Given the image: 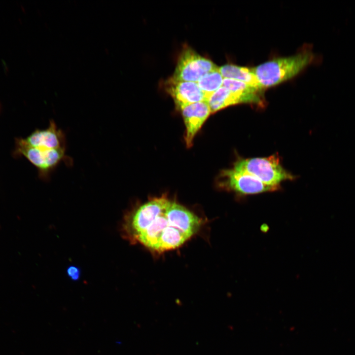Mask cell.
Wrapping results in <instances>:
<instances>
[{"mask_svg": "<svg viewBox=\"0 0 355 355\" xmlns=\"http://www.w3.org/2000/svg\"><path fill=\"white\" fill-rule=\"evenodd\" d=\"M165 91L173 99L178 108L181 106L206 101L197 82L176 80L172 76L164 82Z\"/></svg>", "mask_w": 355, "mask_h": 355, "instance_id": "9", "label": "cell"}, {"mask_svg": "<svg viewBox=\"0 0 355 355\" xmlns=\"http://www.w3.org/2000/svg\"><path fill=\"white\" fill-rule=\"evenodd\" d=\"M210 108L211 114L228 106L239 104L261 105L263 103L261 92L244 93L234 92L221 86L206 100Z\"/></svg>", "mask_w": 355, "mask_h": 355, "instance_id": "8", "label": "cell"}, {"mask_svg": "<svg viewBox=\"0 0 355 355\" xmlns=\"http://www.w3.org/2000/svg\"><path fill=\"white\" fill-rule=\"evenodd\" d=\"M217 68L211 60L185 46L178 58L172 77L176 80L197 82L204 75Z\"/></svg>", "mask_w": 355, "mask_h": 355, "instance_id": "5", "label": "cell"}, {"mask_svg": "<svg viewBox=\"0 0 355 355\" xmlns=\"http://www.w3.org/2000/svg\"><path fill=\"white\" fill-rule=\"evenodd\" d=\"M201 219L166 196L154 198L127 213L122 236L157 252L178 248L197 232Z\"/></svg>", "mask_w": 355, "mask_h": 355, "instance_id": "1", "label": "cell"}, {"mask_svg": "<svg viewBox=\"0 0 355 355\" xmlns=\"http://www.w3.org/2000/svg\"><path fill=\"white\" fill-rule=\"evenodd\" d=\"M223 79L218 67L198 80L197 83L205 95L206 101L211 94L222 86Z\"/></svg>", "mask_w": 355, "mask_h": 355, "instance_id": "12", "label": "cell"}, {"mask_svg": "<svg viewBox=\"0 0 355 355\" xmlns=\"http://www.w3.org/2000/svg\"><path fill=\"white\" fill-rule=\"evenodd\" d=\"M234 168L246 172L268 185L279 187L280 183L293 176L281 166L276 155L268 157L240 159Z\"/></svg>", "mask_w": 355, "mask_h": 355, "instance_id": "4", "label": "cell"}, {"mask_svg": "<svg viewBox=\"0 0 355 355\" xmlns=\"http://www.w3.org/2000/svg\"><path fill=\"white\" fill-rule=\"evenodd\" d=\"M29 145L43 149L66 148V138L53 120L48 126L43 129H36L26 138L23 139Z\"/></svg>", "mask_w": 355, "mask_h": 355, "instance_id": "10", "label": "cell"}, {"mask_svg": "<svg viewBox=\"0 0 355 355\" xmlns=\"http://www.w3.org/2000/svg\"><path fill=\"white\" fill-rule=\"evenodd\" d=\"M218 70L224 78L239 80L257 88L262 89L252 68L227 64L218 67Z\"/></svg>", "mask_w": 355, "mask_h": 355, "instance_id": "11", "label": "cell"}, {"mask_svg": "<svg viewBox=\"0 0 355 355\" xmlns=\"http://www.w3.org/2000/svg\"><path fill=\"white\" fill-rule=\"evenodd\" d=\"M67 275L72 280H78L79 279L80 276V270L79 268L74 266H71L68 268Z\"/></svg>", "mask_w": 355, "mask_h": 355, "instance_id": "14", "label": "cell"}, {"mask_svg": "<svg viewBox=\"0 0 355 355\" xmlns=\"http://www.w3.org/2000/svg\"><path fill=\"white\" fill-rule=\"evenodd\" d=\"M66 148L43 149L28 145L23 139H17L15 153L26 158L38 171L39 177L47 180L51 174L62 162L71 164V158L66 155Z\"/></svg>", "mask_w": 355, "mask_h": 355, "instance_id": "3", "label": "cell"}, {"mask_svg": "<svg viewBox=\"0 0 355 355\" xmlns=\"http://www.w3.org/2000/svg\"><path fill=\"white\" fill-rule=\"evenodd\" d=\"M221 176L223 186L240 195L273 191L279 188L265 184L248 173L234 168L224 170Z\"/></svg>", "mask_w": 355, "mask_h": 355, "instance_id": "6", "label": "cell"}, {"mask_svg": "<svg viewBox=\"0 0 355 355\" xmlns=\"http://www.w3.org/2000/svg\"><path fill=\"white\" fill-rule=\"evenodd\" d=\"M181 111L185 126L184 140L187 147L193 144V139L211 114L207 101L199 102L178 108Z\"/></svg>", "mask_w": 355, "mask_h": 355, "instance_id": "7", "label": "cell"}, {"mask_svg": "<svg viewBox=\"0 0 355 355\" xmlns=\"http://www.w3.org/2000/svg\"><path fill=\"white\" fill-rule=\"evenodd\" d=\"M222 86L229 90L234 92L255 93L261 91L262 89L252 86L245 82L229 78H224Z\"/></svg>", "mask_w": 355, "mask_h": 355, "instance_id": "13", "label": "cell"}, {"mask_svg": "<svg viewBox=\"0 0 355 355\" xmlns=\"http://www.w3.org/2000/svg\"><path fill=\"white\" fill-rule=\"evenodd\" d=\"M318 60L312 48L307 46L295 55L270 60L252 70L263 89L293 78Z\"/></svg>", "mask_w": 355, "mask_h": 355, "instance_id": "2", "label": "cell"}]
</instances>
